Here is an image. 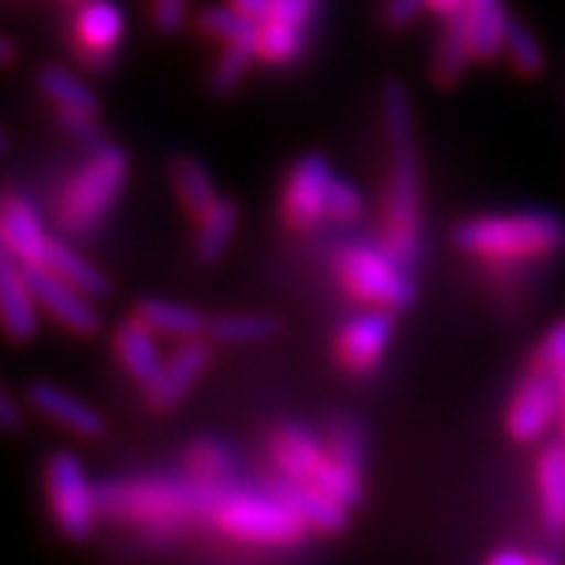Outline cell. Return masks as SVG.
Listing matches in <instances>:
<instances>
[{"mask_svg":"<svg viewBox=\"0 0 565 565\" xmlns=\"http://www.w3.org/2000/svg\"><path fill=\"white\" fill-rule=\"evenodd\" d=\"M384 110L386 151H390V173H386L384 195V245L386 252L403 264L415 267L422 258V154L415 139V110L408 88L399 79H386L381 92Z\"/></svg>","mask_w":565,"mask_h":565,"instance_id":"obj_1","label":"cell"},{"mask_svg":"<svg viewBox=\"0 0 565 565\" xmlns=\"http://www.w3.org/2000/svg\"><path fill=\"white\" fill-rule=\"evenodd\" d=\"M230 487L199 478H129L98 487V509L107 519L136 522L148 534L173 537L182 522L211 519Z\"/></svg>","mask_w":565,"mask_h":565,"instance_id":"obj_2","label":"cell"},{"mask_svg":"<svg viewBox=\"0 0 565 565\" xmlns=\"http://www.w3.org/2000/svg\"><path fill=\"white\" fill-rule=\"evenodd\" d=\"M452 243L465 255L487 264H522L550 258L565 248V221L550 211H519L497 217L462 221L452 230Z\"/></svg>","mask_w":565,"mask_h":565,"instance_id":"obj_3","label":"cell"},{"mask_svg":"<svg viewBox=\"0 0 565 565\" xmlns=\"http://www.w3.org/2000/svg\"><path fill=\"white\" fill-rule=\"evenodd\" d=\"M129 177V154L117 145H102L92 151L79 173L70 180L61 195V226L85 236L107 217V211L117 204L122 185Z\"/></svg>","mask_w":565,"mask_h":565,"instance_id":"obj_4","label":"cell"},{"mask_svg":"<svg viewBox=\"0 0 565 565\" xmlns=\"http://www.w3.org/2000/svg\"><path fill=\"white\" fill-rule=\"evenodd\" d=\"M211 522L226 537L258 546H292L305 537V519L277 493H248V490H226L221 503L214 505Z\"/></svg>","mask_w":565,"mask_h":565,"instance_id":"obj_5","label":"cell"},{"mask_svg":"<svg viewBox=\"0 0 565 565\" xmlns=\"http://www.w3.org/2000/svg\"><path fill=\"white\" fill-rule=\"evenodd\" d=\"M337 277L349 296L364 305L405 311L415 305V282L408 267L396 262L384 245H349L337 258Z\"/></svg>","mask_w":565,"mask_h":565,"instance_id":"obj_6","label":"cell"},{"mask_svg":"<svg viewBox=\"0 0 565 565\" xmlns=\"http://www.w3.org/2000/svg\"><path fill=\"white\" fill-rule=\"evenodd\" d=\"M44 490L51 515L70 541H88L95 522L102 515L98 509V487L88 484L85 468L73 452H54L44 462Z\"/></svg>","mask_w":565,"mask_h":565,"instance_id":"obj_7","label":"cell"},{"mask_svg":"<svg viewBox=\"0 0 565 565\" xmlns=\"http://www.w3.org/2000/svg\"><path fill=\"white\" fill-rule=\"evenodd\" d=\"M330 182L333 170L323 154H302L292 163L286 185H282L280 214L282 223L292 233H311L318 230L330 214H327V199H330Z\"/></svg>","mask_w":565,"mask_h":565,"instance_id":"obj_8","label":"cell"},{"mask_svg":"<svg viewBox=\"0 0 565 565\" xmlns=\"http://www.w3.org/2000/svg\"><path fill=\"white\" fill-rule=\"evenodd\" d=\"M559 415H563V403H559L556 374L544 367H531L525 381L519 384V393L512 396L505 430L515 444H534Z\"/></svg>","mask_w":565,"mask_h":565,"instance_id":"obj_9","label":"cell"},{"mask_svg":"<svg viewBox=\"0 0 565 565\" xmlns=\"http://www.w3.org/2000/svg\"><path fill=\"white\" fill-rule=\"evenodd\" d=\"M393 315L396 311L371 305L367 311L343 323V330L337 337V359L349 374L364 377V374L377 371L386 345H390V337H393Z\"/></svg>","mask_w":565,"mask_h":565,"instance_id":"obj_10","label":"cell"},{"mask_svg":"<svg viewBox=\"0 0 565 565\" xmlns=\"http://www.w3.org/2000/svg\"><path fill=\"white\" fill-rule=\"evenodd\" d=\"M25 270H29L32 289L39 296V305L54 321L61 323L63 330H70L76 337H92V333L102 330V311L95 308L92 296H85L82 289L61 280L44 264L41 267H25Z\"/></svg>","mask_w":565,"mask_h":565,"instance_id":"obj_11","label":"cell"},{"mask_svg":"<svg viewBox=\"0 0 565 565\" xmlns=\"http://www.w3.org/2000/svg\"><path fill=\"white\" fill-rule=\"evenodd\" d=\"M122 20L120 7L110 3V0H85L79 3V13H76V25H73V39H76V54L88 70H110L114 63V47L120 44Z\"/></svg>","mask_w":565,"mask_h":565,"instance_id":"obj_12","label":"cell"},{"mask_svg":"<svg viewBox=\"0 0 565 565\" xmlns=\"http://www.w3.org/2000/svg\"><path fill=\"white\" fill-rule=\"evenodd\" d=\"M211 364V345L204 343L202 337L195 340H182L180 349L163 362L161 374L145 386V403L154 412H167L173 405L185 399V393L195 386Z\"/></svg>","mask_w":565,"mask_h":565,"instance_id":"obj_13","label":"cell"},{"mask_svg":"<svg viewBox=\"0 0 565 565\" xmlns=\"http://www.w3.org/2000/svg\"><path fill=\"white\" fill-rule=\"evenodd\" d=\"M39 296L29 270L10 252H0V315L3 330L13 343H29L39 333Z\"/></svg>","mask_w":565,"mask_h":565,"instance_id":"obj_14","label":"cell"},{"mask_svg":"<svg viewBox=\"0 0 565 565\" xmlns=\"http://www.w3.org/2000/svg\"><path fill=\"white\" fill-rule=\"evenodd\" d=\"M0 243L3 252H10L22 267H41L47 258V245L51 236L44 233L39 214L29 199H22L17 192L3 195L0 207Z\"/></svg>","mask_w":565,"mask_h":565,"instance_id":"obj_15","label":"cell"},{"mask_svg":"<svg viewBox=\"0 0 565 565\" xmlns=\"http://www.w3.org/2000/svg\"><path fill=\"white\" fill-rule=\"evenodd\" d=\"M29 403L35 405L44 418L57 422L66 430H73L76 437H85V440H98L107 430L104 418L92 405L82 403L73 393H66L63 386L51 384V381H35L29 386Z\"/></svg>","mask_w":565,"mask_h":565,"instance_id":"obj_16","label":"cell"},{"mask_svg":"<svg viewBox=\"0 0 565 565\" xmlns=\"http://www.w3.org/2000/svg\"><path fill=\"white\" fill-rule=\"evenodd\" d=\"M270 456H274L282 478L311 481L318 475V468L327 462V446L302 424H280L270 434Z\"/></svg>","mask_w":565,"mask_h":565,"instance_id":"obj_17","label":"cell"},{"mask_svg":"<svg viewBox=\"0 0 565 565\" xmlns=\"http://www.w3.org/2000/svg\"><path fill=\"white\" fill-rule=\"evenodd\" d=\"M274 493L282 503H289L305 519V525L323 531V534H340L349 525V505L333 500L327 490L315 484V481H296V478H282L280 484L274 487Z\"/></svg>","mask_w":565,"mask_h":565,"instance_id":"obj_18","label":"cell"},{"mask_svg":"<svg viewBox=\"0 0 565 565\" xmlns=\"http://www.w3.org/2000/svg\"><path fill=\"white\" fill-rule=\"evenodd\" d=\"M158 333L148 327V323H141L136 315H132V321H122L117 330H114V352H117V359L122 362V367L139 381L141 386H148L158 374H161L163 359L161 352H158V340H154Z\"/></svg>","mask_w":565,"mask_h":565,"instance_id":"obj_19","label":"cell"},{"mask_svg":"<svg viewBox=\"0 0 565 565\" xmlns=\"http://www.w3.org/2000/svg\"><path fill=\"white\" fill-rule=\"evenodd\" d=\"M141 323H148L158 337L170 340H195L207 333V318L199 308L180 302H167V299H141L132 311Z\"/></svg>","mask_w":565,"mask_h":565,"instance_id":"obj_20","label":"cell"},{"mask_svg":"<svg viewBox=\"0 0 565 565\" xmlns=\"http://www.w3.org/2000/svg\"><path fill=\"white\" fill-rule=\"evenodd\" d=\"M475 61V47H471V32H468V13L459 10L446 20L444 35L437 44V54H434V66H430V76L437 85L452 88L456 82L462 79L468 63Z\"/></svg>","mask_w":565,"mask_h":565,"instance_id":"obj_21","label":"cell"},{"mask_svg":"<svg viewBox=\"0 0 565 565\" xmlns=\"http://www.w3.org/2000/svg\"><path fill=\"white\" fill-rule=\"evenodd\" d=\"M465 13H468L475 61H497L500 51H505V32H509L503 0H468Z\"/></svg>","mask_w":565,"mask_h":565,"instance_id":"obj_22","label":"cell"},{"mask_svg":"<svg viewBox=\"0 0 565 565\" xmlns=\"http://www.w3.org/2000/svg\"><path fill=\"white\" fill-rule=\"evenodd\" d=\"M44 267L54 270V274H57L61 280L70 282V286L82 289L85 296H92L95 302H98V299H110V292H114V286H110V280L104 277L102 270L88 262V258H82L76 248H70L66 243H61V239H51Z\"/></svg>","mask_w":565,"mask_h":565,"instance_id":"obj_23","label":"cell"},{"mask_svg":"<svg viewBox=\"0 0 565 565\" xmlns=\"http://www.w3.org/2000/svg\"><path fill=\"white\" fill-rule=\"evenodd\" d=\"M236 226H239V204L230 202V199H217L195 221V262H221V255L233 239Z\"/></svg>","mask_w":565,"mask_h":565,"instance_id":"obj_24","label":"cell"},{"mask_svg":"<svg viewBox=\"0 0 565 565\" xmlns=\"http://www.w3.org/2000/svg\"><path fill=\"white\" fill-rule=\"evenodd\" d=\"M170 182H173V192H177V199H180V204L192 221H199L204 211L221 199L211 173L192 154H180V158L170 161Z\"/></svg>","mask_w":565,"mask_h":565,"instance_id":"obj_25","label":"cell"},{"mask_svg":"<svg viewBox=\"0 0 565 565\" xmlns=\"http://www.w3.org/2000/svg\"><path fill=\"white\" fill-rule=\"evenodd\" d=\"M537 490L550 531H565V446H544L537 459Z\"/></svg>","mask_w":565,"mask_h":565,"instance_id":"obj_26","label":"cell"},{"mask_svg":"<svg viewBox=\"0 0 565 565\" xmlns=\"http://www.w3.org/2000/svg\"><path fill=\"white\" fill-rule=\"evenodd\" d=\"M280 333V321L267 311H233L207 323V337L223 345L264 343Z\"/></svg>","mask_w":565,"mask_h":565,"instance_id":"obj_27","label":"cell"},{"mask_svg":"<svg viewBox=\"0 0 565 565\" xmlns=\"http://www.w3.org/2000/svg\"><path fill=\"white\" fill-rule=\"evenodd\" d=\"M39 88L57 104V110H70V114H88V117H98L102 102L95 98V92L76 79L73 73H66L63 66H41L39 70Z\"/></svg>","mask_w":565,"mask_h":565,"instance_id":"obj_28","label":"cell"},{"mask_svg":"<svg viewBox=\"0 0 565 565\" xmlns=\"http://www.w3.org/2000/svg\"><path fill=\"white\" fill-rule=\"evenodd\" d=\"M258 61V44L255 41H226L221 51V57L211 70L207 88L214 98H226L239 88V82L248 76L252 63Z\"/></svg>","mask_w":565,"mask_h":565,"instance_id":"obj_29","label":"cell"},{"mask_svg":"<svg viewBox=\"0 0 565 565\" xmlns=\"http://www.w3.org/2000/svg\"><path fill=\"white\" fill-rule=\"evenodd\" d=\"M233 471H236V456L221 440L204 437L185 449V475L199 478L204 484H226Z\"/></svg>","mask_w":565,"mask_h":565,"instance_id":"obj_30","label":"cell"},{"mask_svg":"<svg viewBox=\"0 0 565 565\" xmlns=\"http://www.w3.org/2000/svg\"><path fill=\"white\" fill-rule=\"evenodd\" d=\"M323 446H327V456L333 462L345 465L352 471H364V452H367V444H364V430L362 424L349 415H337L333 422L323 427Z\"/></svg>","mask_w":565,"mask_h":565,"instance_id":"obj_31","label":"cell"},{"mask_svg":"<svg viewBox=\"0 0 565 565\" xmlns=\"http://www.w3.org/2000/svg\"><path fill=\"white\" fill-rule=\"evenodd\" d=\"M199 32L211 39L226 41H255L258 44V20L245 17L243 10H236L233 3H211L199 13Z\"/></svg>","mask_w":565,"mask_h":565,"instance_id":"obj_32","label":"cell"},{"mask_svg":"<svg viewBox=\"0 0 565 565\" xmlns=\"http://www.w3.org/2000/svg\"><path fill=\"white\" fill-rule=\"evenodd\" d=\"M305 29L292 22L262 20L258 22V61L270 66H286L302 54Z\"/></svg>","mask_w":565,"mask_h":565,"instance_id":"obj_33","label":"cell"},{"mask_svg":"<svg viewBox=\"0 0 565 565\" xmlns=\"http://www.w3.org/2000/svg\"><path fill=\"white\" fill-rule=\"evenodd\" d=\"M505 54H509V63L519 76L525 79H534L546 70V54L541 47L537 35L527 29L525 22L509 20V32H505Z\"/></svg>","mask_w":565,"mask_h":565,"instance_id":"obj_34","label":"cell"},{"mask_svg":"<svg viewBox=\"0 0 565 565\" xmlns=\"http://www.w3.org/2000/svg\"><path fill=\"white\" fill-rule=\"evenodd\" d=\"M311 481L321 487V490H327L333 500H340L343 505H349V509L364 500L362 475L352 471V468H345V465L333 462L330 456H327V462L318 468V475H315Z\"/></svg>","mask_w":565,"mask_h":565,"instance_id":"obj_35","label":"cell"},{"mask_svg":"<svg viewBox=\"0 0 565 565\" xmlns=\"http://www.w3.org/2000/svg\"><path fill=\"white\" fill-rule=\"evenodd\" d=\"M364 211V199L362 192L352 185V182L340 180V177H333L330 182V199H327V214L333 217V221H359Z\"/></svg>","mask_w":565,"mask_h":565,"instance_id":"obj_36","label":"cell"},{"mask_svg":"<svg viewBox=\"0 0 565 565\" xmlns=\"http://www.w3.org/2000/svg\"><path fill=\"white\" fill-rule=\"evenodd\" d=\"M321 10V0H270L267 7V17L264 20H280V22H292L305 29L308 22L315 20V13Z\"/></svg>","mask_w":565,"mask_h":565,"instance_id":"obj_37","label":"cell"},{"mask_svg":"<svg viewBox=\"0 0 565 565\" xmlns=\"http://www.w3.org/2000/svg\"><path fill=\"white\" fill-rule=\"evenodd\" d=\"M189 20V0H151V25L161 35L180 32Z\"/></svg>","mask_w":565,"mask_h":565,"instance_id":"obj_38","label":"cell"},{"mask_svg":"<svg viewBox=\"0 0 565 565\" xmlns=\"http://www.w3.org/2000/svg\"><path fill=\"white\" fill-rule=\"evenodd\" d=\"M559 364H565V321L556 323V327L544 337L541 349L534 352V367L556 371Z\"/></svg>","mask_w":565,"mask_h":565,"instance_id":"obj_39","label":"cell"},{"mask_svg":"<svg viewBox=\"0 0 565 565\" xmlns=\"http://www.w3.org/2000/svg\"><path fill=\"white\" fill-rule=\"evenodd\" d=\"M61 122L63 129H70V132H73L76 139L85 141L92 151L107 145V141H104V132L98 129V122H95V117H88V114H70V110H61Z\"/></svg>","mask_w":565,"mask_h":565,"instance_id":"obj_40","label":"cell"},{"mask_svg":"<svg viewBox=\"0 0 565 565\" xmlns=\"http://www.w3.org/2000/svg\"><path fill=\"white\" fill-rule=\"evenodd\" d=\"M424 7H427V0H386L384 22L390 29H403L408 22L418 20Z\"/></svg>","mask_w":565,"mask_h":565,"instance_id":"obj_41","label":"cell"},{"mask_svg":"<svg viewBox=\"0 0 565 565\" xmlns=\"http://www.w3.org/2000/svg\"><path fill=\"white\" fill-rule=\"evenodd\" d=\"M490 565H556L559 559L550 553H525V550H497L490 553Z\"/></svg>","mask_w":565,"mask_h":565,"instance_id":"obj_42","label":"cell"},{"mask_svg":"<svg viewBox=\"0 0 565 565\" xmlns=\"http://www.w3.org/2000/svg\"><path fill=\"white\" fill-rule=\"evenodd\" d=\"M0 424H3L7 430H17V427H20V408H17L10 393H3V399H0Z\"/></svg>","mask_w":565,"mask_h":565,"instance_id":"obj_43","label":"cell"},{"mask_svg":"<svg viewBox=\"0 0 565 565\" xmlns=\"http://www.w3.org/2000/svg\"><path fill=\"white\" fill-rule=\"evenodd\" d=\"M236 10H243L245 17H252V20L262 22L267 17V7H270V0H230Z\"/></svg>","mask_w":565,"mask_h":565,"instance_id":"obj_44","label":"cell"},{"mask_svg":"<svg viewBox=\"0 0 565 565\" xmlns=\"http://www.w3.org/2000/svg\"><path fill=\"white\" fill-rule=\"evenodd\" d=\"M427 7L434 10V13H440L444 20H449L452 13H459L468 7V0H427Z\"/></svg>","mask_w":565,"mask_h":565,"instance_id":"obj_45","label":"cell"},{"mask_svg":"<svg viewBox=\"0 0 565 565\" xmlns=\"http://www.w3.org/2000/svg\"><path fill=\"white\" fill-rule=\"evenodd\" d=\"M553 374H556V384H559V403H563V424H565V364H559Z\"/></svg>","mask_w":565,"mask_h":565,"instance_id":"obj_46","label":"cell"},{"mask_svg":"<svg viewBox=\"0 0 565 565\" xmlns=\"http://www.w3.org/2000/svg\"><path fill=\"white\" fill-rule=\"evenodd\" d=\"M13 57H17L13 39H3V66H13Z\"/></svg>","mask_w":565,"mask_h":565,"instance_id":"obj_47","label":"cell"},{"mask_svg":"<svg viewBox=\"0 0 565 565\" xmlns=\"http://www.w3.org/2000/svg\"><path fill=\"white\" fill-rule=\"evenodd\" d=\"M70 3H85V0H70Z\"/></svg>","mask_w":565,"mask_h":565,"instance_id":"obj_48","label":"cell"}]
</instances>
